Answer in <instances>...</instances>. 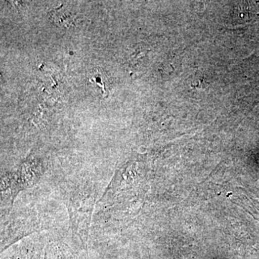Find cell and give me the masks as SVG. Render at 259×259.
Instances as JSON below:
<instances>
[{"label": "cell", "instance_id": "7a4b0ae2", "mask_svg": "<svg viewBox=\"0 0 259 259\" xmlns=\"http://www.w3.org/2000/svg\"><path fill=\"white\" fill-rule=\"evenodd\" d=\"M88 82L100 95L106 96L108 94V80L105 74L100 70L95 69L92 72L91 75L89 76Z\"/></svg>", "mask_w": 259, "mask_h": 259}, {"label": "cell", "instance_id": "6da1fadb", "mask_svg": "<svg viewBox=\"0 0 259 259\" xmlns=\"http://www.w3.org/2000/svg\"><path fill=\"white\" fill-rule=\"evenodd\" d=\"M233 9L232 15L233 24H242L250 21L256 13L255 4L252 2H240Z\"/></svg>", "mask_w": 259, "mask_h": 259}]
</instances>
